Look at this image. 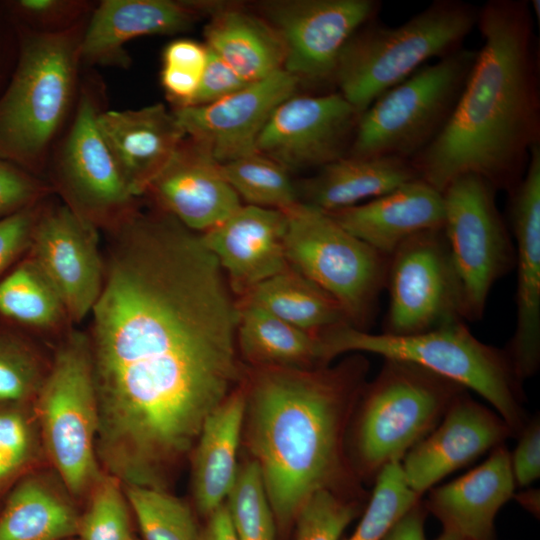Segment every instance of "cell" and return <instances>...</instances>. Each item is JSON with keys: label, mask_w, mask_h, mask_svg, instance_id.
<instances>
[{"label": "cell", "mask_w": 540, "mask_h": 540, "mask_svg": "<svg viewBox=\"0 0 540 540\" xmlns=\"http://www.w3.org/2000/svg\"><path fill=\"white\" fill-rule=\"evenodd\" d=\"M368 370L360 354L313 369L246 366L248 446L277 532L288 533L305 502L320 490L365 498L346 437Z\"/></svg>", "instance_id": "obj_1"}, {"label": "cell", "mask_w": 540, "mask_h": 540, "mask_svg": "<svg viewBox=\"0 0 540 540\" xmlns=\"http://www.w3.org/2000/svg\"><path fill=\"white\" fill-rule=\"evenodd\" d=\"M477 50L443 131L411 161L419 178L442 193L455 178L475 174L509 192L540 144L539 57L525 0H489L478 8Z\"/></svg>", "instance_id": "obj_2"}, {"label": "cell", "mask_w": 540, "mask_h": 540, "mask_svg": "<svg viewBox=\"0 0 540 540\" xmlns=\"http://www.w3.org/2000/svg\"><path fill=\"white\" fill-rule=\"evenodd\" d=\"M88 17L57 33L27 30L0 98V160L40 177L72 107Z\"/></svg>", "instance_id": "obj_3"}, {"label": "cell", "mask_w": 540, "mask_h": 540, "mask_svg": "<svg viewBox=\"0 0 540 540\" xmlns=\"http://www.w3.org/2000/svg\"><path fill=\"white\" fill-rule=\"evenodd\" d=\"M330 363L347 352H366L422 366L484 398L517 437L528 418L522 382L504 350L483 343L459 321L412 335L372 334L347 323L320 334Z\"/></svg>", "instance_id": "obj_4"}, {"label": "cell", "mask_w": 540, "mask_h": 540, "mask_svg": "<svg viewBox=\"0 0 540 540\" xmlns=\"http://www.w3.org/2000/svg\"><path fill=\"white\" fill-rule=\"evenodd\" d=\"M466 390L417 364L384 359L364 386L348 429L347 454L357 478L375 481L387 464L402 461Z\"/></svg>", "instance_id": "obj_5"}, {"label": "cell", "mask_w": 540, "mask_h": 540, "mask_svg": "<svg viewBox=\"0 0 540 540\" xmlns=\"http://www.w3.org/2000/svg\"><path fill=\"white\" fill-rule=\"evenodd\" d=\"M478 8L459 0H436L397 26H362L338 61V92L361 114L387 90L428 61L462 48L476 27Z\"/></svg>", "instance_id": "obj_6"}, {"label": "cell", "mask_w": 540, "mask_h": 540, "mask_svg": "<svg viewBox=\"0 0 540 540\" xmlns=\"http://www.w3.org/2000/svg\"><path fill=\"white\" fill-rule=\"evenodd\" d=\"M33 410L48 465L76 501L86 499L104 473L96 453L98 408L86 332L74 327L54 344Z\"/></svg>", "instance_id": "obj_7"}, {"label": "cell", "mask_w": 540, "mask_h": 540, "mask_svg": "<svg viewBox=\"0 0 540 540\" xmlns=\"http://www.w3.org/2000/svg\"><path fill=\"white\" fill-rule=\"evenodd\" d=\"M476 55L462 47L383 93L360 114L348 155L416 157L447 125Z\"/></svg>", "instance_id": "obj_8"}, {"label": "cell", "mask_w": 540, "mask_h": 540, "mask_svg": "<svg viewBox=\"0 0 540 540\" xmlns=\"http://www.w3.org/2000/svg\"><path fill=\"white\" fill-rule=\"evenodd\" d=\"M284 213L288 266L332 296L350 326L368 332L385 288L389 257L311 206L297 202Z\"/></svg>", "instance_id": "obj_9"}, {"label": "cell", "mask_w": 540, "mask_h": 540, "mask_svg": "<svg viewBox=\"0 0 540 540\" xmlns=\"http://www.w3.org/2000/svg\"><path fill=\"white\" fill-rule=\"evenodd\" d=\"M497 190L464 174L442 191L443 231L458 273L464 320H479L494 284L515 268V246L496 204Z\"/></svg>", "instance_id": "obj_10"}, {"label": "cell", "mask_w": 540, "mask_h": 540, "mask_svg": "<svg viewBox=\"0 0 540 540\" xmlns=\"http://www.w3.org/2000/svg\"><path fill=\"white\" fill-rule=\"evenodd\" d=\"M77 100L48 182L74 214L106 233L140 209L139 198L128 188L99 132L101 109L94 89L82 86Z\"/></svg>", "instance_id": "obj_11"}, {"label": "cell", "mask_w": 540, "mask_h": 540, "mask_svg": "<svg viewBox=\"0 0 540 540\" xmlns=\"http://www.w3.org/2000/svg\"><path fill=\"white\" fill-rule=\"evenodd\" d=\"M382 333L412 335L464 321L463 292L443 227L420 232L388 259Z\"/></svg>", "instance_id": "obj_12"}, {"label": "cell", "mask_w": 540, "mask_h": 540, "mask_svg": "<svg viewBox=\"0 0 540 540\" xmlns=\"http://www.w3.org/2000/svg\"><path fill=\"white\" fill-rule=\"evenodd\" d=\"M375 0H272L260 15L275 29L284 47L283 70L299 82L335 84L341 53L350 38L374 20Z\"/></svg>", "instance_id": "obj_13"}, {"label": "cell", "mask_w": 540, "mask_h": 540, "mask_svg": "<svg viewBox=\"0 0 540 540\" xmlns=\"http://www.w3.org/2000/svg\"><path fill=\"white\" fill-rule=\"evenodd\" d=\"M359 116L339 92L294 94L271 113L256 151L288 172L319 169L348 155Z\"/></svg>", "instance_id": "obj_14"}, {"label": "cell", "mask_w": 540, "mask_h": 540, "mask_svg": "<svg viewBox=\"0 0 540 540\" xmlns=\"http://www.w3.org/2000/svg\"><path fill=\"white\" fill-rule=\"evenodd\" d=\"M57 290L75 326L91 314L104 283L99 231L65 204L46 201L26 253Z\"/></svg>", "instance_id": "obj_15"}, {"label": "cell", "mask_w": 540, "mask_h": 540, "mask_svg": "<svg viewBox=\"0 0 540 540\" xmlns=\"http://www.w3.org/2000/svg\"><path fill=\"white\" fill-rule=\"evenodd\" d=\"M508 214L515 240L516 327L504 350L523 382L540 366V144L530 152L526 170L509 192Z\"/></svg>", "instance_id": "obj_16"}, {"label": "cell", "mask_w": 540, "mask_h": 540, "mask_svg": "<svg viewBox=\"0 0 540 540\" xmlns=\"http://www.w3.org/2000/svg\"><path fill=\"white\" fill-rule=\"evenodd\" d=\"M299 84L282 69L217 102L172 112L185 135L222 164L257 152L258 136L271 113Z\"/></svg>", "instance_id": "obj_17"}, {"label": "cell", "mask_w": 540, "mask_h": 540, "mask_svg": "<svg viewBox=\"0 0 540 540\" xmlns=\"http://www.w3.org/2000/svg\"><path fill=\"white\" fill-rule=\"evenodd\" d=\"M514 437L494 411L459 394L439 424L401 461L406 481L419 496L452 472Z\"/></svg>", "instance_id": "obj_18"}, {"label": "cell", "mask_w": 540, "mask_h": 540, "mask_svg": "<svg viewBox=\"0 0 540 540\" xmlns=\"http://www.w3.org/2000/svg\"><path fill=\"white\" fill-rule=\"evenodd\" d=\"M143 196L196 233L210 230L242 206L220 163L187 136Z\"/></svg>", "instance_id": "obj_19"}, {"label": "cell", "mask_w": 540, "mask_h": 540, "mask_svg": "<svg viewBox=\"0 0 540 540\" xmlns=\"http://www.w3.org/2000/svg\"><path fill=\"white\" fill-rule=\"evenodd\" d=\"M286 223L284 211L242 205L220 224L200 234L236 299L288 267Z\"/></svg>", "instance_id": "obj_20"}, {"label": "cell", "mask_w": 540, "mask_h": 540, "mask_svg": "<svg viewBox=\"0 0 540 540\" xmlns=\"http://www.w3.org/2000/svg\"><path fill=\"white\" fill-rule=\"evenodd\" d=\"M199 15L193 1L103 0L94 6L86 21L80 62L126 67L130 58L124 46L129 41L187 31Z\"/></svg>", "instance_id": "obj_21"}, {"label": "cell", "mask_w": 540, "mask_h": 540, "mask_svg": "<svg viewBox=\"0 0 540 540\" xmlns=\"http://www.w3.org/2000/svg\"><path fill=\"white\" fill-rule=\"evenodd\" d=\"M99 132L132 194L140 198L186 137L172 111L161 104L101 110Z\"/></svg>", "instance_id": "obj_22"}, {"label": "cell", "mask_w": 540, "mask_h": 540, "mask_svg": "<svg viewBox=\"0 0 540 540\" xmlns=\"http://www.w3.org/2000/svg\"><path fill=\"white\" fill-rule=\"evenodd\" d=\"M516 484L510 452L504 445L465 475L431 488L424 502L444 531L471 540H495V519L514 495Z\"/></svg>", "instance_id": "obj_23"}, {"label": "cell", "mask_w": 540, "mask_h": 540, "mask_svg": "<svg viewBox=\"0 0 540 540\" xmlns=\"http://www.w3.org/2000/svg\"><path fill=\"white\" fill-rule=\"evenodd\" d=\"M327 214L351 235L389 257L412 236L443 227L444 201L440 191L418 178L366 203Z\"/></svg>", "instance_id": "obj_24"}, {"label": "cell", "mask_w": 540, "mask_h": 540, "mask_svg": "<svg viewBox=\"0 0 540 540\" xmlns=\"http://www.w3.org/2000/svg\"><path fill=\"white\" fill-rule=\"evenodd\" d=\"M246 403L244 378L207 417L190 453L193 498L198 512L205 517L225 503L235 482Z\"/></svg>", "instance_id": "obj_25"}, {"label": "cell", "mask_w": 540, "mask_h": 540, "mask_svg": "<svg viewBox=\"0 0 540 540\" xmlns=\"http://www.w3.org/2000/svg\"><path fill=\"white\" fill-rule=\"evenodd\" d=\"M412 161L401 157L346 155L296 185L298 202L333 213L385 195L418 179Z\"/></svg>", "instance_id": "obj_26"}, {"label": "cell", "mask_w": 540, "mask_h": 540, "mask_svg": "<svg viewBox=\"0 0 540 540\" xmlns=\"http://www.w3.org/2000/svg\"><path fill=\"white\" fill-rule=\"evenodd\" d=\"M196 5L201 14L209 15L205 45L243 79L255 82L283 69L282 41L260 14L234 4Z\"/></svg>", "instance_id": "obj_27"}, {"label": "cell", "mask_w": 540, "mask_h": 540, "mask_svg": "<svg viewBox=\"0 0 540 540\" xmlns=\"http://www.w3.org/2000/svg\"><path fill=\"white\" fill-rule=\"evenodd\" d=\"M75 499L48 465L25 474L0 515V540H65L77 535Z\"/></svg>", "instance_id": "obj_28"}, {"label": "cell", "mask_w": 540, "mask_h": 540, "mask_svg": "<svg viewBox=\"0 0 540 540\" xmlns=\"http://www.w3.org/2000/svg\"><path fill=\"white\" fill-rule=\"evenodd\" d=\"M236 301L237 348L247 367L313 369L329 365L318 335L295 327L252 301Z\"/></svg>", "instance_id": "obj_29"}, {"label": "cell", "mask_w": 540, "mask_h": 540, "mask_svg": "<svg viewBox=\"0 0 540 540\" xmlns=\"http://www.w3.org/2000/svg\"><path fill=\"white\" fill-rule=\"evenodd\" d=\"M0 317L52 347L75 327L53 284L26 254L0 278Z\"/></svg>", "instance_id": "obj_30"}, {"label": "cell", "mask_w": 540, "mask_h": 540, "mask_svg": "<svg viewBox=\"0 0 540 540\" xmlns=\"http://www.w3.org/2000/svg\"><path fill=\"white\" fill-rule=\"evenodd\" d=\"M241 298L318 336L334 326L348 324L341 306L332 296L289 266Z\"/></svg>", "instance_id": "obj_31"}, {"label": "cell", "mask_w": 540, "mask_h": 540, "mask_svg": "<svg viewBox=\"0 0 540 540\" xmlns=\"http://www.w3.org/2000/svg\"><path fill=\"white\" fill-rule=\"evenodd\" d=\"M53 347L0 321V405H33L49 372Z\"/></svg>", "instance_id": "obj_32"}, {"label": "cell", "mask_w": 540, "mask_h": 540, "mask_svg": "<svg viewBox=\"0 0 540 540\" xmlns=\"http://www.w3.org/2000/svg\"><path fill=\"white\" fill-rule=\"evenodd\" d=\"M220 168L226 181L247 205L284 211L298 202L289 172L258 152L222 163Z\"/></svg>", "instance_id": "obj_33"}, {"label": "cell", "mask_w": 540, "mask_h": 540, "mask_svg": "<svg viewBox=\"0 0 540 540\" xmlns=\"http://www.w3.org/2000/svg\"><path fill=\"white\" fill-rule=\"evenodd\" d=\"M124 492L145 540H199L191 509L167 490L124 486Z\"/></svg>", "instance_id": "obj_34"}, {"label": "cell", "mask_w": 540, "mask_h": 540, "mask_svg": "<svg viewBox=\"0 0 540 540\" xmlns=\"http://www.w3.org/2000/svg\"><path fill=\"white\" fill-rule=\"evenodd\" d=\"M225 506L238 540H276L274 513L253 459L239 465Z\"/></svg>", "instance_id": "obj_35"}, {"label": "cell", "mask_w": 540, "mask_h": 540, "mask_svg": "<svg viewBox=\"0 0 540 540\" xmlns=\"http://www.w3.org/2000/svg\"><path fill=\"white\" fill-rule=\"evenodd\" d=\"M374 482L358 525L343 540H383L396 521L421 498L408 485L400 460L387 464Z\"/></svg>", "instance_id": "obj_36"}, {"label": "cell", "mask_w": 540, "mask_h": 540, "mask_svg": "<svg viewBox=\"0 0 540 540\" xmlns=\"http://www.w3.org/2000/svg\"><path fill=\"white\" fill-rule=\"evenodd\" d=\"M47 463L33 405H0V483Z\"/></svg>", "instance_id": "obj_37"}, {"label": "cell", "mask_w": 540, "mask_h": 540, "mask_svg": "<svg viewBox=\"0 0 540 540\" xmlns=\"http://www.w3.org/2000/svg\"><path fill=\"white\" fill-rule=\"evenodd\" d=\"M80 515L78 540H131L129 504L123 484L103 473L87 498Z\"/></svg>", "instance_id": "obj_38"}, {"label": "cell", "mask_w": 540, "mask_h": 540, "mask_svg": "<svg viewBox=\"0 0 540 540\" xmlns=\"http://www.w3.org/2000/svg\"><path fill=\"white\" fill-rule=\"evenodd\" d=\"M207 58V46L190 39L174 40L164 48L160 81L174 108L192 105Z\"/></svg>", "instance_id": "obj_39"}, {"label": "cell", "mask_w": 540, "mask_h": 540, "mask_svg": "<svg viewBox=\"0 0 540 540\" xmlns=\"http://www.w3.org/2000/svg\"><path fill=\"white\" fill-rule=\"evenodd\" d=\"M361 510L362 501L320 490L299 511L294 540H341L343 532Z\"/></svg>", "instance_id": "obj_40"}, {"label": "cell", "mask_w": 540, "mask_h": 540, "mask_svg": "<svg viewBox=\"0 0 540 540\" xmlns=\"http://www.w3.org/2000/svg\"><path fill=\"white\" fill-rule=\"evenodd\" d=\"M13 6L30 24L28 30L57 33L86 19L95 5L83 0H19Z\"/></svg>", "instance_id": "obj_41"}, {"label": "cell", "mask_w": 540, "mask_h": 540, "mask_svg": "<svg viewBox=\"0 0 540 540\" xmlns=\"http://www.w3.org/2000/svg\"><path fill=\"white\" fill-rule=\"evenodd\" d=\"M52 194L48 180L0 160V219L41 203Z\"/></svg>", "instance_id": "obj_42"}, {"label": "cell", "mask_w": 540, "mask_h": 540, "mask_svg": "<svg viewBox=\"0 0 540 540\" xmlns=\"http://www.w3.org/2000/svg\"><path fill=\"white\" fill-rule=\"evenodd\" d=\"M47 200L0 219V277L27 253L37 219Z\"/></svg>", "instance_id": "obj_43"}, {"label": "cell", "mask_w": 540, "mask_h": 540, "mask_svg": "<svg viewBox=\"0 0 540 540\" xmlns=\"http://www.w3.org/2000/svg\"><path fill=\"white\" fill-rule=\"evenodd\" d=\"M249 83L217 54L208 49L207 63L191 106L217 102L243 89Z\"/></svg>", "instance_id": "obj_44"}, {"label": "cell", "mask_w": 540, "mask_h": 540, "mask_svg": "<svg viewBox=\"0 0 540 540\" xmlns=\"http://www.w3.org/2000/svg\"><path fill=\"white\" fill-rule=\"evenodd\" d=\"M518 443L510 453L515 484L525 487L540 477V419L539 415L528 419L519 433Z\"/></svg>", "instance_id": "obj_45"}, {"label": "cell", "mask_w": 540, "mask_h": 540, "mask_svg": "<svg viewBox=\"0 0 540 540\" xmlns=\"http://www.w3.org/2000/svg\"><path fill=\"white\" fill-rule=\"evenodd\" d=\"M427 513L424 503L419 500L396 521L383 540H427L425 535Z\"/></svg>", "instance_id": "obj_46"}, {"label": "cell", "mask_w": 540, "mask_h": 540, "mask_svg": "<svg viewBox=\"0 0 540 540\" xmlns=\"http://www.w3.org/2000/svg\"><path fill=\"white\" fill-rule=\"evenodd\" d=\"M199 540H238L225 503L206 517L199 531Z\"/></svg>", "instance_id": "obj_47"}, {"label": "cell", "mask_w": 540, "mask_h": 540, "mask_svg": "<svg viewBox=\"0 0 540 540\" xmlns=\"http://www.w3.org/2000/svg\"><path fill=\"white\" fill-rule=\"evenodd\" d=\"M518 503L533 514L535 517H539L540 511V495L538 489H530L525 492L513 495Z\"/></svg>", "instance_id": "obj_48"}, {"label": "cell", "mask_w": 540, "mask_h": 540, "mask_svg": "<svg viewBox=\"0 0 540 540\" xmlns=\"http://www.w3.org/2000/svg\"><path fill=\"white\" fill-rule=\"evenodd\" d=\"M436 540H471V539L461 536L459 534L453 533V532L443 530V532L438 536Z\"/></svg>", "instance_id": "obj_49"}, {"label": "cell", "mask_w": 540, "mask_h": 540, "mask_svg": "<svg viewBox=\"0 0 540 540\" xmlns=\"http://www.w3.org/2000/svg\"><path fill=\"white\" fill-rule=\"evenodd\" d=\"M540 1L539 0H533L530 4L531 12H533L535 15H537V21L540 19Z\"/></svg>", "instance_id": "obj_50"}, {"label": "cell", "mask_w": 540, "mask_h": 540, "mask_svg": "<svg viewBox=\"0 0 540 540\" xmlns=\"http://www.w3.org/2000/svg\"><path fill=\"white\" fill-rule=\"evenodd\" d=\"M131 540H135L134 538H132Z\"/></svg>", "instance_id": "obj_51"}]
</instances>
